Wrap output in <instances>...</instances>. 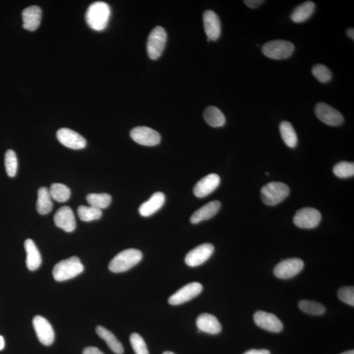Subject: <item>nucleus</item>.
<instances>
[{
	"label": "nucleus",
	"mask_w": 354,
	"mask_h": 354,
	"mask_svg": "<svg viewBox=\"0 0 354 354\" xmlns=\"http://www.w3.org/2000/svg\"><path fill=\"white\" fill-rule=\"evenodd\" d=\"M131 137L139 145L146 146L158 145L161 141V136L158 131L150 127H134L130 133Z\"/></svg>",
	"instance_id": "9d476101"
},
{
	"label": "nucleus",
	"mask_w": 354,
	"mask_h": 354,
	"mask_svg": "<svg viewBox=\"0 0 354 354\" xmlns=\"http://www.w3.org/2000/svg\"><path fill=\"white\" fill-rule=\"evenodd\" d=\"M163 354H175V353H174L173 352H171V351H165V352L163 353Z\"/></svg>",
	"instance_id": "c03bdc74"
},
{
	"label": "nucleus",
	"mask_w": 354,
	"mask_h": 354,
	"mask_svg": "<svg viewBox=\"0 0 354 354\" xmlns=\"http://www.w3.org/2000/svg\"><path fill=\"white\" fill-rule=\"evenodd\" d=\"M130 342L136 354H149L145 342L140 335L131 334L130 337Z\"/></svg>",
	"instance_id": "c9c22d12"
},
{
	"label": "nucleus",
	"mask_w": 354,
	"mask_h": 354,
	"mask_svg": "<svg viewBox=\"0 0 354 354\" xmlns=\"http://www.w3.org/2000/svg\"><path fill=\"white\" fill-rule=\"evenodd\" d=\"M33 325L40 342L45 346H50L55 339V332L50 323L42 316H36L33 320Z\"/></svg>",
	"instance_id": "4468645a"
},
{
	"label": "nucleus",
	"mask_w": 354,
	"mask_h": 354,
	"mask_svg": "<svg viewBox=\"0 0 354 354\" xmlns=\"http://www.w3.org/2000/svg\"><path fill=\"white\" fill-rule=\"evenodd\" d=\"M253 318L257 326L268 331L280 332L283 329L282 322L273 313L258 311L254 313Z\"/></svg>",
	"instance_id": "2eb2a0df"
},
{
	"label": "nucleus",
	"mask_w": 354,
	"mask_h": 354,
	"mask_svg": "<svg viewBox=\"0 0 354 354\" xmlns=\"http://www.w3.org/2000/svg\"><path fill=\"white\" fill-rule=\"evenodd\" d=\"M202 290L203 286L201 283L198 282L189 283L170 297L169 303L171 305H180L195 298L202 292Z\"/></svg>",
	"instance_id": "9b49d317"
},
{
	"label": "nucleus",
	"mask_w": 354,
	"mask_h": 354,
	"mask_svg": "<svg viewBox=\"0 0 354 354\" xmlns=\"http://www.w3.org/2000/svg\"><path fill=\"white\" fill-rule=\"evenodd\" d=\"M289 188L281 182H271L261 189V198L264 204L276 205L284 200L289 194Z\"/></svg>",
	"instance_id": "20e7f679"
},
{
	"label": "nucleus",
	"mask_w": 354,
	"mask_h": 354,
	"mask_svg": "<svg viewBox=\"0 0 354 354\" xmlns=\"http://www.w3.org/2000/svg\"><path fill=\"white\" fill-rule=\"evenodd\" d=\"M221 207V204L219 201L212 202L205 204L195 211L190 217V222L192 224H198L201 222L208 220L215 215Z\"/></svg>",
	"instance_id": "412c9836"
},
{
	"label": "nucleus",
	"mask_w": 354,
	"mask_h": 354,
	"mask_svg": "<svg viewBox=\"0 0 354 354\" xmlns=\"http://www.w3.org/2000/svg\"><path fill=\"white\" fill-rule=\"evenodd\" d=\"M77 214L82 221L91 222L99 220L103 215L102 210L91 206L81 205L77 209Z\"/></svg>",
	"instance_id": "7c9ffc66"
},
{
	"label": "nucleus",
	"mask_w": 354,
	"mask_h": 354,
	"mask_svg": "<svg viewBox=\"0 0 354 354\" xmlns=\"http://www.w3.org/2000/svg\"><path fill=\"white\" fill-rule=\"evenodd\" d=\"M51 199L48 188L42 187L39 189L37 192L36 209L40 214H47L52 211L53 202Z\"/></svg>",
	"instance_id": "bb28decb"
},
{
	"label": "nucleus",
	"mask_w": 354,
	"mask_h": 354,
	"mask_svg": "<svg viewBox=\"0 0 354 354\" xmlns=\"http://www.w3.org/2000/svg\"><path fill=\"white\" fill-rule=\"evenodd\" d=\"M167 42V33L164 28L156 27L150 32L147 42L148 55L152 60L162 55Z\"/></svg>",
	"instance_id": "423d86ee"
},
{
	"label": "nucleus",
	"mask_w": 354,
	"mask_h": 354,
	"mask_svg": "<svg viewBox=\"0 0 354 354\" xmlns=\"http://www.w3.org/2000/svg\"><path fill=\"white\" fill-rule=\"evenodd\" d=\"M42 9L38 6H30L22 13L23 28L29 31H35L39 27L42 18Z\"/></svg>",
	"instance_id": "aec40b11"
},
{
	"label": "nucleus",
	"mask_w": 354,
	"mask_h": 354,
	"mask_svg": "<svg viewBox=\"0 0 354 354\" xmlns=\"http://www.w3.org/2000/svg\"><path fill=\"white\" fill-rule=\"evenodd\" d=\"M338 297L343 303L351 306H354L353 287H344L339 289Z\"/></svg>",
	"instance_id": "e433bc0d"
},
{
	"label": "nucleus",
	"mask_w": 354,
	"mask_h": 354,
	"mask_svg": "<svg viewBox=\"0 0 354 354\" xmlns=\"http://www.w3.org/2000/svg\"><path fill=\"white\" fill-rule=\"evenodd\" d=\"M315 114L318 119L330 126H341L344 117L339 111L324 103H319L315 107Z\"/></svg>",
	"instance_id": "6e6552de"
},
{
	"label": "nucleus",
	"mask_w": 354,
	"mask_h": 354,
	"mask_svg": "<svg viewBox=\"0 0 354 354\" xmlns=\"http://www.w3.org/2000/svg\"><path fill=\"white\" fill-rule=\"evenodd\" d=\"M56 137L62 145L71 149H83L87 145L86 139L70 129H58L56 132Z\"/></svg>",
	"instance_id": "ddd939ff"
},
{
	"label": "nucleus",
	"mask_w": 354,
	"mask_h": 354,
	"mask_svg": "<svg viewBox=\"0 0 354 354\" xmlns=\"http://www.w3.org/2000/svg\"><path fill=\"white\" fill-rule=\"evenodd\" d=\"M346 34L348 35L350 38L353 40L354 39V30L353 28H350L347 30L346 32Z\"/></svg>",
	"instance_id": "a19ab883"
},
{
	"label": "nucleus",
	"mask_w": 354,
	"mask_h": 354,
	"mask_svg": "<svg viewBox=\"0 0 354 354\" xmlns=\"http://www.w3.org/2000/svg\"><path fill=\"white\" fill-rule=\"evenodd\" d=\"M84 266L77 257H72L59 262L54 266L53 276L57 282L72 279L83 272Z\"/></svg>",
	"instance_id": "7ed1b4c3"
},
{
	"label": "nucleus",
	"mask_w": 354,
	"mask_h": 354,
	"mask_svg": "<svg viewBox=\"0 0 354 354\" xmlns=\"http://www.w3.org/2000/svg\"><path fill=\"white\" fill-rule=\"evenodd\" d=\"M294 51L293 44L286 40H273L264 44L262 47V52L264 55L275 60L289 58Z\"/></svg>",
	"instance_id": "39448f33"
},
{
	"label": "nucleus",
	"mask_w": 354,
	"mask_h": 354,
	"mask_svg": "<svg viewBox=\"0 0 354 354\" xmlns=\"http://www.w3.org/2000/svg\"><path fill=\"white\" fill-rule=\"evenodd\" d=\"M83 354H104L102 351L96 347H88L84 350Z\"/></svg>",
	"instance_id": "58836bf2"
},
{
	"label": "nucleus",
	"mask_w": 354,
	"mask_h": 354,
	"mask_svg": "<svg viewBox=\"0 0 354 354\" xmlns=\"http://www.w3.org/2000/svg\"><path fill=\"white\" fill-rule=\"evenodd\" d=\"M341 354H354V351L353 350L347 351H345V352H343Z\"/></svg>",
	"instance_id": "37998d69"
},
{
	"label": "nucleus",
	"mask_w": 354,
	"mask_h": 354,
	"mask_svg": "<svg viewBox=\"0 0 354 354\" xmlns=\"http://www.w3.org/2000/svg\"><path fill=\"white\" fill-rule=\"evenodd\" d=\"M304 262L301 259L292 258L285 260L276 266L273 272L280 279H289L299 274L304 268Z\"/></svg>",
	"instance_id": "1a4fd4ad"
},
{
	"label": "nucleus",
	"mask_w": 354,
	"mask_h": 354,
	"mask_svg": "<svg viewBox=\"0 0 354 354\" xmlns=\"http://www.w3.org/2000/svg\"><path fill=\"white\" fill-rule=\"evenodd\" d=\"M280 131L283 141L290 148H294L298 143L296 132L291 123L282 122L280 125Z\"/></svg>",
	"instance_id": "cd10ccee"
},
{
	"label": "nucleus",
	"mask_w": 354,
	"mask_h": 354,
	"mask_svg": "<svg viewBox=\"0 0 354 354\" xmlns=\"http://www.w3.org/2000/svg\"><path fill=\"white\" fill-rule=\"evenodd\" d=\"M86 200L90 206L102 210L109 206L112 202V196L108 193H89Z\"/></svg>",
	"instance_id": "c85d7f7f"
},
{
	"label": "nucleus",
	"mask_w": 354,
	"mask_h": 354,
	"mask_svg": "<svg viewBox=\"0 0 354 354\" xmlns=\"http://www.w3.org/2000/svg\"><path fill=\"white\" fill-rule=\"evenodd\" d=\"M299 308L308 314L320 316L325 312V306L317 302L311 301H301L299 304Z\"/></svg>",
	"instance_id": "2f4dec72"
},
{
	"label": "nucleus",
	"mask_w": 354,
	"mask_h": 354,
	"mask_svg": "<svg viewBox=\"0 0 354 354\" xmlns=\"http://www.w3.org/2000/svg\"><path fill=\"white\" fill-rule=\"evenodd\" d=\"M313 76L322 83L329 82L332 78L331 71L326 66L316 65L311 70Z\"/></svg>",
	"instance_id": "f704fd0d"
},
{
	"label": "nucleus",
	"mask_w": 354,
	"mask_h": 354,
	"mask_svg": "<svg viewBox=\"0 0 354 354\" xmlns=\"http://www.w3.org/2000/svg\"><path fill=\"white\" fill-rule=\"evenodd\" d=\"M221 183L218 174L212 173L198 181L193 188V193L198 198H205L215 190Z\"/></svg>",
	"instance_id": "dca6fc26"
},
{
	"label": "nucleus",
	"mask_w": 354,
	"mask_h": 354,
	"mask_svg": "<svg viewBox=\"0 0 354 354\" xmlns=\"http://www.w3.org/2000/svg\"><path fill=\"white\" fill-rule=\"evenodd\" d=\"M205 121L212 127H220L224 126L226 118L220 109L215 106H209L204 113Z\"/></svg>",
	"instance_id": "a878e982"
},
{
	"label": "nucleus",
	"mask_w": 354,
	"mask_h": 354,
	"mask_svg": "<svg viewBox=\"0 0 354 354\" xmlns=\"http://www.w3.org/2000/svg\"><path fill=\"white\" fill-rule=\"evenodd\" d=\"M196 325L200 331L211 335L220 333L222 327L215 316L210 313H202L198 316Z\"/></svg>",
	"instance_id": "6ab92c4d"
},
{
	"label": "nucleus",
	"mask_w": 354,
	"mask_h": 354,
	"mask_svg": "<svg viewBox=\"0 0 354 354\" xmlns=\"http://www.w3.org/2000/svg\"><path fill=\"white\" fill-rule=\"evenodd\" d=\"M244 2L248 8L254 9L258 8L261 5L263 4L264 1H263V0H245Z\"/></svg>",
	"instance_id": "4c0bfd02"
},
{
	"label": "nucleus",
	"mask_w": 354,
	"mask_h": 354,
	"mask_svg": "<svg viewBox=\"0 0 354 354\" xmlns=\"http://www.w3.org/2000/svg\"><path fill=\"white\" fill-rule=\"evenodd\" d=\"M49 192L52 199L61 203L67 202L69 200L71 195L70 188L61 183H54L51 185Z\"/></svg>",
	"instance_id": "c756f323"
},
{
	"label": "nucleus",
	"mask_w": 354,
	"mask_h": 354,
	"mask_svg": "<svg viewBox=\"0 0 354 354\" xmlns=\"http://www.w3.org/2000/svg\"><path fill=\"white\" fill-rule=\"evenodd\" d=\"M205 34L210 41H216L221 33V24L218 15L214 11H205L203 16Z\"/></svg>",
	"instance_id": "f3484780"
},
{
	"label": "nucleus",
	"mask_w": 354,
	"mask_h": 354,
	"mask_svg": "<svg viewBox=\"0 0 354 354\" xmlns=\"http://www.w3.org/2000/svg\"><path fill=\"white\" fill-rule=\"evenodd\" d=\"M322 220V214L318 210L305 207L299 210L293 218L295 225L299 228L311 229L317 227Z\"/></svg>",
	"instance_id": "0eeeda50"
},
{
	"label": "nucleus",
	"mask_w": 354,
	"mask_h": 354,
	"mask_svg": "<svg viewBox=\"0 0 354 354\" xmlns=\"http://www.w3.org/2000/svg\"><path fill=\"white\" fill-rule=\"evenodd\" d=\"M96 333L103 339L104 341L108 344V347L110 350L116 354H122L124 353V347H123L121 342L118 341L115 335L110 332L109 330L106 329L105 327L99 326L96 328Z\"/></svg>",
	"instance_id": "393cba45"
},
{
	"label": "nucleus",
	"mask_w": 354,
	"mask_h": 354,
	"mask_svg": "<svg viewBox=\"0 0 354 354\" xmlns=\"http://www.w3.org/2000/svg\"><path fill=\"white\" fill-rule=\"evenodd\" d=\"M244 354H270V351L267 350H250Z\"/></svg>",
	"instance_id": "ea45409f"
},
{
	"label": "nucleus",
	"mask_w": 354,
	"mask_h": 354,
	"mask_svg": "<svg viewBox=\"0 0 354 354\" xmlns=\"http://www.w3.org/2000/svg\"><path fill=\"white\" fill-rule=\"evenodd\" d=\"M214 248L211 244H204L191 250L185 257V263L190 267L202 265L211 257Z\"/></svg>",
	"instance_id": "f8f14e48"
},
{
	"label": "nucleus",
	"mask_w": 354,
	"mask_h": 354,
	"mask_svg": "<svg viewBox=\"0 0 354 354\" xmlns=\"http://www.w3.org/2000/svg\"><path fill=\"white\" fill-rule=\"evenodd\" d=\"M165 202L164 193L158 192L153 193L150 199L144 202L139 207V211L141 216L150 217L162 208Z\"/></svg>",
	"instance_id": "4be33fe9"
},
{
	"label": "nucleus",
	"mask_w": 354,
	"mask_h": 354,
	"mask_svg": "<svg viewBox=\"0 0 354 354\" xmlns=\"http://www.w3.org/2000/svg\"><path fill=\"white\" fill-rule=\"evenodd\" d=\"M25 248L27 252V266L28 270H36L42 264L41 254L40 253L35 243L32 240L28 239L25 241Z\"/></svg>",
	"instance_id": "5701e85b"
},
{
	"label": "nucleus",
	"mask_w": 354,
	"mask_h": 354,
	"mask_svg": "<svg viewBox=\"0 0 354 354\" xmlns=\"http://www.w3.org/2000/svg\"><path fill=\"white\" fill-rule=\"evenodd\" d=\"M4 345L5 343L3 337L0 336V350H3Z\"/></svg>",
	"instance_id": "79ce46f5"
},
{
	"label": "nucleus",
	"mask_w": 354,
	"mask_h": 354,
	"mask_svg": "<svg viewBox=\"0 0 354 354\" xmlns=\"http://www.w3.org/2000/svg\"><path fill=\"white\" fill-rule=\"evenodd\" d=\"M143 259V253L141 251L135 249L124 250L110 261L108 268L114 273L124 272L129 270L140 263Z\"/></svg>",
	"instance_id": "f03ea898"
},
{
	"label": "nucleus",
	"mask_w": 354,
	"mask_h": 354,
	"mask_svg": "<svg viewBox=\"0 0 354 354\" xmlns=\"http://www.w3.org/2000/svg\"><path fill=\"white\" fill-rule=\"evenodd\" d=\"M316 5L313 2L307 1L297 6L291 15V18L295 23L305 22L311 17L315 11Z\"/></svg>",
	"instance_id": "b1692460"
},
{
	"label": "nucleus",
	"mask_w": 354,
	"mask_h": 354,
	"mask_svg": "<svg viewBox=\"0 0 354 354\" xmlns=\"http://www.w3.org/2000/svg\"><path fill=\"white\" fill-rule=\"evenodd\" d=\"M54 222L57 227L67 232H73L76 226L74 212L68 206H64L56 211Z\"/></svg>",
	"instance_id": "a211bd4d"
},
{
	"label": "nucleus",
	"mask_w": 354,
	"mask_h": 354,
	"mask_svg": "<svg viewBox=\"0 0 354 354\" xmlns=\"http://www.w3.org/2000/svg\"><path fill=\"white\" fill-rule=\"evenodd\" d=\"M5 167L9 176L14 177L17 173L18 160L13 150H8L5 154Z\"/></svg>",
	"instance_id": "473e14b6"
},
{
	"label": "nucleus",
	"mask_w": 354,
	"mask_h": 354,
	"mask_svg": "<svg viewBox=\"0 0 354 354\" xmlns=\"http://www.w3.org/2000/svg\"><path fill=\"white\" fill-rule=\"evenodd\" d=\"M333 173L339 178L346 179L353 176L354 174V164L348 162H341L335 165Z\"/></svg>",
	"instance_id": "72a5a7b5"
},
{
	"label": "nucleus",
	"mask_w": 354,
	"mask_h": 354,
	"mask_svg": "<svg viewBox=\"0 0 354 354\" xmlns=\"http://www.w3.org/2000/svg\"><path fill=\"white\" fill-rule=\"evenodd\" d=\"M111 15L110 6L105 2H96L86 12V22L95 31H102L107 27Z\"/></svg>",
	"instance_id": "f257e3e1"
}]
</instances>
